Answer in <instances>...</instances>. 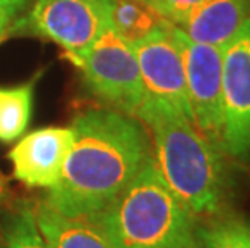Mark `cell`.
I'll return each instance as SVG.
<instances>
[{
	"label": "cell",
	"mask_w": 250,
	"mask_h": 248,
	"mask_svg": "<svg viewBox=\"0 0 250 248\" xmlns=\"http://www.w3.org/2000/svg\"><path fill=\"white\" fill-rule=\"evenodd\" d=\"M223 150L250 155V19L223 49Z\"/></svg>",
	"instance_id": "obj_7"
},
{
	"label": "cell",
	"mask_w": 250,
	"mask_h": 248,
	"mask_svg": "<svg viewBox=\"0 0 250 248\" xmlns=\"http://www.w3.org/2000/svg\"><path fill=\"white\" fill-rule=\"evenodd\" d=\"M0 94H2V89H0Z\"/></svg>",
	"instance_id": "obj_21"
},
{
	"label": "cell",
	"mask_w": 250,
	"mask_h": 248,
	"mask_svg": "<svg viewBox=\"0 0 250 248\" xmlns=\"http://www.w3.org/2000/svg\"><path fill=\"white\" fill-rule=\"evenodd\" d=\"M39 230L50 248H115L97 226L86 219H71L45 203L34 205Z\"/></svg>",
	"instance_id": "obj_11"
},
{
	"label": "cell",
	"mask_w": 250,
	"mask_h": 248,
	"mask_svg": "<svg viewBox=\"0 0 250 248\" xmlns=\"http://www.w3.org/2000/svg\"><path fill=\"white\" fill-rule=\"evenodd\" d=\"M15 17H17V12L8 8H0V40H2L8 33V28L12 26Z\"/></svg>",
	"instance_id": "obj_18"
},
{
	"label": "cell",
	"mask_w": 250,
	"mask_h": 248,
	"mask_svg": "<svg viewBox=\"0 0 250 248\" xmlns=\"http://www.w3.org/2000/svg\"><path fill=\"white\" fill-rule=\"evenodd\" d=\"M183 54L192 123L199 133L223 150V49L190 40L171 24ZM225 152V150H223Z\"/></svg>",
	"instance_id": "obj_6"
},
{
	"label": "cell",
	"mask_w": 250,
	"mask_h": 248,
	"mask_svg": "<svg viewBox=\"0 0 250 248\" xmlns=\"http://www.w3.org/2000/svg\"><path fill=\"white\" fill-rule=\"evenodd\" d=\"M0 248H50L37 226L34 205L24 200L0 214Z\"/></svg>",
	"instance_id": "obj_13"
},
{
	"label": "cell",
	"mask_w": 250,
	"mask_h": 248,
	"mask_svg": "<svg viewBox=\"0 0 250 248\" xmlns=\"http://www.w3.org/2000/svg\"><path fill=\"white\" fill-rule=\"evenodd\" d=\"M33 110V82L0 94V140L12 142L28 128Z\"/></svg>",
	"instance_id": "obj_14"
},
{
	"label": "cell",
	"mask_w": 250,
	"mask_h": 248,
	"mask_svg": "<svg viewBox=\"0 0 250 248\" xmlns=\"http://www.w3.org/2000/svg\"><path fill=\"white\" fill-rule=\"evenodd\" d=\"M110 24L127 44H136L167 21L142 0H108Z\"/></svg>",
	"instance_id": "obj_12"
},
{
	"label": "cell",
	"mask_w": 250,
	"mask_h": 248,
	"mask_svg": "<svg viewBox=\"0 0 250 248\" xmlns=\"http://www.w3.org/2000/svg\"><path fill=\"white\" fill-rule=\"evenodd\" d=\"M71 145V128H42L24 135L8 153L15 179L28 187H54Z\"/></svg>",
	"instance_id": "obj_9"
},
{
	"label": "cell",
	"mask_w": 250,
	"mask_h": 248,
	"mask_svg": "<svg viewBox=\"0 0 250 248\" xmlns=\"http://www.w3.org/2000/svg\"><path fill=\"white\" fill-rule=\"evenodd\" d=\"M178 248H210V247L207 244L204 234H202V228L197 226L192 234H190Z\"/></svg>",
	"instance_id": "obj_17"
},
{
	"label": "cell",
	"mask_w": 250,
	"mask_h": 248,
	"mask_svg": "<svg viewBox=\"0 0 250 248\" xmlns=\"http://www.w3.org/2000/svg\"><path fill=\"white\" fill-rule=\"evenodd\" d=\"M5 197V179L2 176V172H0V200Z\"/></svg>",
	"instance_id": "obj_20"
},
{
	"label": "cell",
	"mask_w": 250,
	"mask_h": 248,
	"mask_svg": "<svg viewBox=\"0 0 250 248\" xmlns=\"http://www.w3.org/2000/svg\"><path fill=\"white\" fill-rule=\"evenodd\" d=\"M31 0H0V8H8L13 12H20L21 8L26 7Z\"/></svg>",
	"instance_id": "obj_19"
},
{
	"label": "cell",
	"mask_w": 250,
	"mask_h": 248,
	"mask_svg": "<svg viewBox=\"0 0 250 248\" xmlns=\"http://www.w3.org/2000/svg\"><path fill=\"white\" fill-rule=\"evenodd\" d=\"M194 218L152 156L125 191L87 221L115 248H178L197 228Z\"/></svg>",
	"instance_id": "obj_3"
},
{
	"label": "cell",
	"mask_w": 250,
	"mask_h": 248,
	"mask_svg": "<svg viewBox=\"0 0 250 248\" xmlns=\"http://www.w3.org/2000/svg\"><path fill=\"white\" fill-rule=\"evenodd\" d=\"M139 65L146 98L162 102L192 121L183 54L171 33V24L165 23L139 42L132 44Z\"/></svg>",
	"instance_id": "obj_8"
},
{
	"label": "cell",
	"mask_w": 250,
	"mask_h": 248,
	"mask_svg": "<svg viewBox=\"0 0 250 248\" xmlns=\"http://www.w3.org/2000/svg\"><path fill=\"white\" fill-rule=\"evenodd\" d=\"M210 248H250V226L228 219L211 228H202Z\"/></svg>",
	"instance_id": "obj_15"
},
{
	"label": "cell",
	"mask_w": 250,
	"mask_h": 248,
	"mask_svg": "<svg viewBox=\"0 0 250 248\" xmlns=\"http://www.w3.org/2000/svg\"><path fill=\"white\" fill-rule=\"evenodd\" d=\"M73 145L58 182L42 203L71 219L105 210L153 156L147 128L115 108H89L70 126Z\"/></svg>",
	"instance_id": "obj_1"
},
{
	"label": "cell",
	"mask_w": 250,
	"mask_h": 248,
	"mask_svg": "<svg viewBox=\"0 0 250 248\" xmlns=\"http://www.w3.org/2000/svg\"><path fill=\"white\" fill-rule=\"evenodd\" d=\"M136 118L147 128L153 160L179 202L194 216L218 213L226 198L225 152L162 102L144 98Z\"/></svg>",
	"instance_id": "obj_2"
},
{
	"label": "cell",
	"mask_w": 250,
	"mask_h": 248,
	"mask_svg": "<svg viewBox=\"0 0 250 248\" xmlns=\"http://www.w3.org/2000/svg\"><path fill=\"white\" fill-rule=\"evenodd\" d=\"M108 24V0H36L26 17L13 21L7 36L45 38L74 58L86 52Z\"/></svg>",
	"instance_id": "obj_5"
},
{
	"label": "cell",
	"mask_w": 250,
	"mask_h": 248,
	"mask_svg": "<svg viewBox=\"0 0 250 248\" xmlns=\"http://www.w3.org/2000/svg\"><path fill=\"white\" fill-rule=\"evenodd\" d=\"M250 19V0H202L176 28L190 40L226 47Z\"/></svg>",
	"instance_id": "obj_10"
},
{
	"label": "cell",
	"mask_w": 250,
	"mask_h": 248,
	"mask_svg": "<svg viewBox=\"0 0 250 248\" xmlns=\"http://www.w3.org/2000/svg\"><path fill=\"white\" fill-rule=\"evenodd\" d=\"M167 23L178 26L202 0H142Z\"/></svg>",
	"instance_id": "obj_16"
},
{
	"label": "cell",
	"mask_w": 250,
	"mask_h": 248,
	"mask_svg": "<svg viewBox=\"0 0 250 248\" xmlns=\"http://www.w3.org/2000/svg\"><path fill=\"white\" fill-rule=\"evenodd\" d=\"M71 60L81 68L86 86L95 97L110 108L136 116L146 98L139 65L132 45L121 39L111 24L86 52Z\"/></svg>",
	"instance_id": "obj_4"
}]
</instances>
